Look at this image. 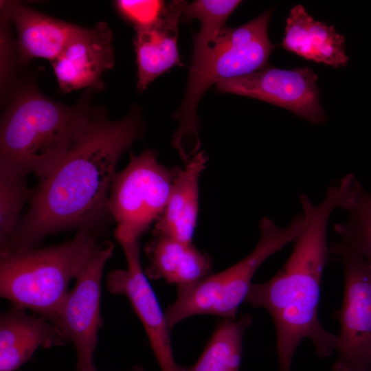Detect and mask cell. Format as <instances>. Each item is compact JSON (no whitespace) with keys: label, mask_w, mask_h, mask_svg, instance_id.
<instances>
[{"label":"cell","mask_w":371,"mask_h":371,"mask_svg":"<svg viewBox=\"0 0 371 371\" xmlns=\"http://www.w3.org/2000/svg\"><path fill=\"white\" fill-rule=\"evenodd\" d=\"M135 111L110 121L92 113L71 146L34 190L29 207L0 256L34 248L56 233L101 225L117 164L142 135Z\"/></svg>","instance_id":"1"},{"label":"cell","mask_w":371,"mask_h":371,"mask_svg":"<svg viewBox=\"0 0 371 371\" xmlns=\"http://www.w3.org/2000/svg\"><path fill=\"white\" fill-rule=\"evenodd\" d=\"M347 181L331 183L324 200L314 205L300 196L304 225L284 265L270 280L251 284L245 302L270 314L276 332L279 371H291L300 342L308 338L320 357L336 350L337 336L327 331L319 319L320 286L329 248L326 230L330 216L341 208Z\"/></svg>","instance_id":"2"},{"label":"cell","mask_w":371,"mask_h":371,"mask_svg":"<svg viewBox=\"0 0 371 371\" xmlns=\"http://www.w3.org/2000/svg\"><path fill=\"white\" fill-rule=\"evenodd\" d=\"M271 10L236 27H224L209 40L194 36L192 56L184 98L174 113L179 126L172 138L181 159L188 161L201 146L198 104L213 84L258 71L276 48L269 40Z\"/></svg>","instance_id":"3"},{"label":"cell","mask_w":371,"mask_h":371,"mask_svg":"<svg viewBox=\"0 0 371 371\" xmlns=\"http://www.w3.org/2000/svg\"><path fill=\"white\" fill-rule=\"evenodd\" d=\"M93 111L70 107L25 85L14 93L0 130V166L45 177L66 154Z\"/></svg>","instance_id":"4"},{"label":"cell","mask_w":371,"mask_h":371,"mask_svg":"<svg viewBox=\"0 0 371 371\" xmlns=\"http://www.w3.org/2000/svg\"><path fill=\"white\" fill-rule=\"evenodd\" d=\"M102 225L78 229L65 243L0 256V295L13 305L52 321L68 285L94 254Z\"/></svg>","instance_id":"5"},{"label":"cell","mask_w":371,"mask_h":371,"mask_svg":"<svg viewBox=\"0 0 371 371\" xmlns=\"http://www.w3.org/2000/svg\"><path fill=\"white\" fill-rule=\"evenodd\" d=\"M304 222L303 212L295 216L285 227H279L269 218H262L259 223L260 239L249 255L221 272L177 287V298L164 312L170 328L198 315L235 319L258 269L269 256L294 242Z\"/></svg>","instance_id":"6"},{"label":"cell","mask_w":371,"mask_h":371,"mask_svg":"<svg viewBox=\"0 0 371 371\" xmlns=\"http://www.w3.org/2000/svg\"><path fill=\"white\" fill-rule=\"evenodd\" d=\"M179 169L166 167L151 149L131 154L125 168L114 174L108 198L115 238L139 240L159 220Z\"/></svg>","instance_id":"7"},{"label":"cell","mask_w":371,"mask_h":371,"mask_svg":"<svg viewBox=\"0 0 371 371\" xmlns=\"http://www.w3.org/2000/svg\"><path fill=\"white\" fill-rule=\"evenodd\" d=\"M330 252L342 265L344 300L334 371H371V269L357 255L333 243Z\"/></svg>","instance_id":"8"},{"label":"cell","mask_w":371,"mask_h":371,"mask_svg":"<svg viewBox=\"0 0 371 371\" xmlns=\"http://www.w3.org/2000/svg\"><path fill=\"white\" fill-rule=\"evenodd\" d=\"M113 243L100 242L94 254L76 279L58 306L52 322L67 342L74 344L77 371H96L93 357L102 326L100 315L101 281L107 261L112 257Z\"/></svg>","instance_id":"9"},{"label":"cell","mask_w":371,"mask_h":371,"mask_svg":"<svg viewBox=\"0 0 371 371\" xmlns=\"http://www.w3.org/2000/svg\"><path fill=\"white\" fill-rule=\"evenodd\" d=\"M317 75L306 66L282 69L270 65L250 74L219 82L216 91L262 100L288 109L313 124L326 121Z\"/></svg>","instance_id":"10"},{"label":"cell","mask_w":371,"mask_h":371,"mask_svg":"<svg viewBox=\"0 0 371 371\" xmlns=\"http://www.w3.org/2000/svg\"><path fill=\"white\" fill-rule=\"evenodd\" d=\"M124 254L125 269L110 271L106 280L108 291L125 296L142 322L161 371H181L174 358L170 330L157 297L140 260L137 239L117 238Z\"/></svg>","instance_id":"11"},{"label":"cell","mask_w":371,"mask_h":371,"mask_svg":"<svg viewBox=\"0 0 371 371\" xmlns=\"http://www.w3.org/2000/svg\"><path fill=\"white\" fill-rule=\"evenodd\" d=\"M52 63L60 90L63 93L83 87L102 89V73L113 67L112 32L100 22L91 28H80L61 54Z\"/></svg>","instance_id":"12"},{"label":"cell","mask_w":371,"mask_h":371,"mask_svg":"<svg viewBox=\"0 0 371 371\" xmlns=\"http://www.w3.org/2000/svg\"><path fill=\"white\" fill-rule=\"evenodd\" d=\"M66 343L52 322L12 304L0 316V371L16 370L39 347L50 348Z\"/></svg>","instance_id":"13"},{"label":"cell","mask_w":371,"mask_h":371,"mask_svg":"<svg viewBox=\"0 0 371 371\" xmlns=\"http://www.w3.org/2000/svg\"><path fill=\"white\" fill-rule=\"evenodd\" d=\"M186 1L166 5L161 17L149 27L136 30L137 91L142 92L156 78L173 66L181 65L177 47L178 25Z\"/></svg>","instance_id":"14"},{"label":"cell","mask_w":371,"mask_h":371,"mask_svg":"<svg viewBox=\"0 0 371 371\" xmlns=\"http://www.w3.org/2000/svg\"><path fill=\"white\" fill-rule=\"evenodd\" d=\"M3 10L6 18L16 27L19 61L22 64L37 58L52 62L80 28L17 2L4 3Z\"/></svg>","instance_id":"15"},{"label":"cell","mask_w":371,"mask_h":371,"mask_svg":"<svg viewBox=\"0 0 371 371\" xmlns=\"http://www.w3.org/2000/svg\"><path fill=\"white\" fill-rule=\"evenodd\" d=\"M282 45L306 60L336 68L348 61L344 36L333 25L315 20L302 5L290 10Z\"/></svg>","instance_id":"16"},{"label":"cell","mask_w":371,"mask_h":371,"mask_svg":"<svg viewBox=\"0 0 371 371\" xmlns=\"http://www.w3.org/2000/svg\"><path fill=\"white\" fill-rule=\"evenodd\" d=\"M145 245L148 265L144 272L151 280H164L177 287L194 284L211 274L212 261L192 243L158 234Z\"/></svg>","instance_id":"17"},{"label":"cell","mask_w":371,"mask_h":371,"mask_svg":"<svg viewBox=\"0 0 371 371\" xmlns=\"http://www.w3.org/2000/svg\"><path fill=\"white\" fill-rule=\"evenodd\" d=\"M207 161L205 152H198L179 169L153 233L192 243L199 212V181Z\"/></svg>","instance_id":"18"},{"label":"cell","mask_w":371,"mask_h":371,"mask_svg":"<svg viewBox=\"0 0 371 371\" xmlns=\"http://www.w3.org/2000/svg\"><path fill=\"white\" fill-rule=\"evenodd\" d=\"M341 208L348 213L345 223H337L334 231L342 247L361 258L371 269V192L352 177Z\"/></svg>","instance_id":"19"},{"label":"cell","mask_w":371,"mask_h":371,"mask_svg":"<svg viewBox=\"0 0 371 371\" xmlns=\"http://www.w3.org/2000/svg\"><path fill=\"white\" fill-rule=\"evenodd\" d=\"M252 317L223 319L215 328L196 362L181 371H238L243 352V338Z\"/></svg>","instance_id":"20"},{"label":"cell","mask_w":371,"mask_h":371,"mask_svg":"<svg viewBox=\"0 0 371 371\" xmlns=\"http://www.w3.org/2000/svg\"><path fill=\"white\" fill-rule=\"evenodd\" d=\"M25 177L0 166V250L11 239L20 221L21 210L34 193L35 190L27 186Z\"/></svg>","instance_id":"21"},{"label":"cell","mask_w":371,"mask_h":371,"mask_svg":"<svg viewBox=\"0 0 371 371\" xmlns=\"http://www.w3.org/2000/svg\"><path fill=\"white\" fill-rule=\"evenodd\" d=\"M115 8L122 17L132 23L135 30L150 27L161 17L166 4L162 1H115Z\"/></svg>","instance_id":"22"},{"label":"cell","mask_w":371,"mask_h":371,"mask_svg":"<svg viewBox=\"0 0 371 371\" xmlns=\"http://www.w3.org/2000/svg\"><path fill=\"white\" fill-rule=\"evenodd\" d=\"M131 371H145L144 368L141 366H137L134 368H133Z\"/></svg>","instance_id":"23"}]
</instances>
